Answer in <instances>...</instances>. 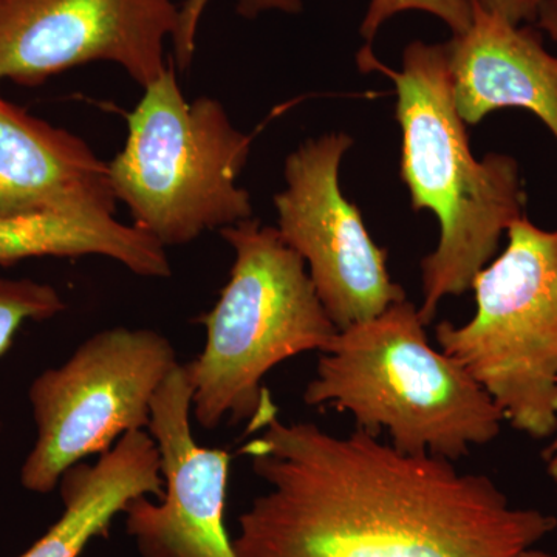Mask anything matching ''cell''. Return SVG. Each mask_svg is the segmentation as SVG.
Wrapping results in <instances>:
<instances>
[{"instance_id":"5b68a950","label":"cell","mask_w":557,"mask_h":557,"mask_svg":"<svg viewBox=\"0 0 557 557\" xmlns=\"http://www.w3.org/2000/svg\"><path fill=\"white\" fill-rule=\"evenodd\" d=\"M174 65L146 87L127 115L126 145L109 163L132 225L164 248L252 218L251 196L237 183L252 135L237 131L214 98L186 100Z\"/></svg>"},{"instance_id":"ac0fdd59","label":"cell","mask_w":557,"mask_h":557,"mask_svg":"<svg viewBox=\"0 0 557 557\" xmlns=\"http://www.w3.org/2000/svg\"><path fill=\"white\" fill-rule=\"evenodd\" d=\"M472 2L509 24L530 25L536 24L539 13L547 0H472Z\"/></svg>"},{"instance_id":"4fadbf2b","label":"cell","mask_w":557,"mask_h":557,"mask_svg":"<svg viewBox=\"0 0 557 557\" xmlns=\"http://www.w3.org/2000/svg\"><path fill=\"white\" fill-rule=\"evenodd\" d=\"M64 511L57 523L20 557H79L94 539L108 536L113 519L134 498L163 496L160 454L146 431L123 435L95 463L62 475Z\"/></svg>"},{"instance_id":"9c48e42d","label":"cell","mask_w":557,"mask_h":557,"mask_svg":"<svg viewBox=\"0 0 557 557\" xmlns=\"http://www.w3.org/2000/svg\"><path fill=\"white\" fill-rule=\"evenodd\" d=\"M174 0H0V81L39 87L65 70L113 62L148 87L166 72Z\"/></svg>"},{"instance_id":"52a82bcc","label":"cell","mask_w":557,"mask_h":557,"mask_svg":"<svg viewBox=\"0 0 557 557\" xmlns=\"http://www.w3.org/2000/svg\"><path fill=\"white\" fill-rule=\"evenodd\" d=\"M177 364L175 347L156 330L115 327L84 341L60 368L44 370L28 391L38 435L21 468L22 486L49 494L84 458L146 431L153 397Z\"/></svg>"},{"instance_id":"e0dca14e","label":"cell","mask_w":557,"mask_h":557,"mask_svg":"<svg viewBox=\"0 0 557 557\" xmlns=\"http://www.w3.org/2000/svg\"><path fill=\"white\" fill-rule=\"evenodd\" d=\"M211 0H185L178 7V25L172 46H174V64L186 70L196 53L197 30L201 16ZM282 11V13L296 14L302 11L300 0H237V13L247 20H255L265 11Z\"/></svg>"},{"instance_id":"d6986e66","label":"cell","mask_w":557,"mask_h":557,"mask_svg":"<svg viewBox=\"0 0 557 557\" xmlns=\"http://www.w3.org/2000/svg\"><path fill=\"white\" fill-rule=\"evenodd\" d=\"M536 27L557 44V0H547L539 13Z\"/></svg>"},{"instance_id":"6da1fadb","label":"cell","mask_w":557,"mask_h":557,"mask_svg":"<svg viewBox=\"0 0 557 557\" xmlns=\"http://www.w3.org/2000/svg\"><path fill=\"white\" fill-rule=\"evenodd\" d=\"M269 490L239 518L237 557H519L557 528L487 475L273 418L242 448Z\"/></svg>"},{"instance_id":"9a60e30c","label":"cell","mask_w":557,"mask_h":557,"mask_svg":"<svg viewBox=\"0 0 557 557\" xmlns=\"http://www.w3.org/2000/svg\"><path fill=\"white\" fill-rule=\"evenodd\" d=\"M65 307L60 292L49 284L32 278L0 277V357L10 350L22 325L32 321H49L62 313Z\"/></svg>"},{"instance_id":"7a4b0ae2","label":"cell","mask_w":557,"mask_h":557,"mask_svg":"<svg viewBox=\"0 0 557 557\" xmlns=\"http://www.w3.org/2000/svg\"><path fill=\"white\" fill-rule=\"evenodd\" d=\"M358 65L395 84L399 174L413 211L428 209L440 222L438 247L421 260L423 304L418 313L429 325L443 299L471 289L500 237L525 215V186L511 156H472L467 124L454 102L445 44L413 40L403 53L401 70L384 65L368 46L359 51Z\"/></svg>"},{"instance_id":"7c38bea8","label":"cell","mask_w":557,"mask_h":557,"mask_svg":"<svg viewBox=\"0 0 557 557\" xmlns=\"http://www.w3.org/2000/svg\"><path fill=\"white\" fill-rule=\"evenodd\" d=\"M445 46L454 102L467 126L497 110L522 109L557 143V54L545 49L537 27L509 24L472 2L468 30Z\"/></svg>"},{"instance_id":"8fae6325","label":"cell","mask_w":557,"mask_h":557,"mask_svg":"<svg viewBox=\"0 0 557 557\" xmlns=\"http://www.w3.org/2000/svg\"><path fill=\"white\" fill-rule=\"evenodd\" d=\"M109 163L84 139L0 97V219L113 215Z\"/></svg>"},{"instance_id":"3957f363","label":"cell","mask_w":557,"mask_h":557,"mask_svg":"<svg viewBox=\"0 0 557 557\" xmlns=\"http://www.w3.org/2000/svg\"><path fill=\"white\" fill-rule=\"evenodd\" d=\"M416 304L338 330L307 384L310 408L348 412L357 428L386 429L401 453L449 461L500 434V410L454 359L429 344Z\"/></svg>"},{"instance_id":"2e32d148","label":"cell","mask_w":557,"mask_h":557,"mask_svg":"<svg viewBox=\"0 0 557 557\" xmlns=\"http://www.w3.org/2000/svg\"><path fill=\"white\" fill-rule=\"evenodd\" d=\"M405 11H424L438 17L453 36L463 35L472 22L471 0H370L359 33L369 44L373 42L381 27Z\"/></svg>"},{"instance_id":"ffe728a7","label":"cell","mask_w":557,"mask_h":557,"mask_svg":"<svg viewBox=\"0 0 557 557\" xmlns=\"http://www.w3.org/2000/svg\"><path fill=\"white\" fill-rule=\"evenodd\" d=\"M542 456H544L545 463H547L548 475L552 478L553 482H555L557 487V435L556 438L553 440L552 445L544 450Z\"/></svg>"},{"instance_id":"44dd1931","label":"cell","mask_w":557,"mask_h":557,"mask_svg":"<svg viewBox=\"0 0 557 557\" xmlns=\"http://www.w3.org/2000/svg\"><path fill=\"white\" fill-rule=\"evenodd\" d=\"M519 557H557L555 555H549V553L539 552V549L530 548L527 552H523Z\"/></svg>"},{"instance_id":"30bf717a","label":"cell","mask_w":557,"mask_h":557,"mask_svg":"<svg viewBox=\"0 0 557 557\" xmlns=\"http://www.w3.org/2000/svg\"><path fill=\"white\" fill-rule=\"evenodd\" d=\"M193 386L178 362L152 401L148 432L160 454L159 504L134 498L123 515L141 557H237L225 525L231 456L194 438Z\"/></svg>"},{"instance_id":"ba28073f","label":"cell","mask_w":557,"mask_h":557,"mask_svg":"<svg viewBox=\"0 0 557 557\" xmlns=\"http://www.w3.org/2000/svg\"><path fill=\"white\" fill-rule=\"evenodd\" d=\"M351 145L354 138L343 132L307 139L285 160L287 188L274 196L278 234L309 265L338 330L406 299L388 274L386 249L373 242L361 211L341 190V161Z\"/></svg>"},{"instance_id":"8992f818","label":"cell","mask_w":557,"mask_h":557,"mask_svg":"<svg viewBox=\"0 0 557 557\" xmlns=\"http://www.w3.org/2000/svg\"><path fill=\"white\" fill-rule=\"evenodd\" d=\"M507 234L508 247L472 281L475 317L440 322L435 339L504 421L542 440L557 432V230L523 215Z\"/></svg>"},{"instance_id":"5bb4252c","label":"cell","mask_w":557,"mask_h":557,"mask_svg":"<svg viewBox=\"0 0 557 557\" xmlns=\"http://www.w3.org/2000/svg\"><path fill=\"white\" fill-rule=\"evenodd\" d=\"M102 256L143 277H170L166 249L113 215H35L0 219V265L33 258Z\"/></svg>"},{"instance_id":"277c9868","label":"cell","mask_w":557,"mask_h":557,"mask_svg":"<svg viewBox=\"0 0 557 557\" xmlns=\"http://www.w3.org/2000/svg\"><path fill=\"white\" fill-rule=\"evenodd\" d=\"M220 236L233 248L234 262L218 304L201 318L203 350L183 364L193 386V417L207 431L225 420L262 431L277 417L263 379L289 358L324 351L338 329L306 262L277 228L248 219Z\"/></svg>"}]
</instances>
